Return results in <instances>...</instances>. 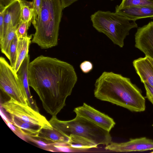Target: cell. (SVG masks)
<instances>
[{
	"label": "cell",
	"instance_id": "obj_29",
	"mask_svg": "<svg viewBox=\"0 0 153 153\" xmlns=\"http://www.w3.org/2000/svg\"><path fill=\"white\" fill-rule=\"evenodd\" d=\"M143 84L146 91L145 98L153 105V88L146 83Z\"/></svg>",
	"mask_w": 153,
	"mask_h": 153
},
{
	"label": "cell",
	"instance_id": "obj_15",
	"mask_svg": "<svg viewBox=\"0 0 153 153\" xmlns=\"http://www.w3.org/2000/svg\"><path fill=\"white\" fill-rule=\"evenodd\" d=\"M32 35L18 39L16 59L14 70L17 73L25 58L28 55L29 48L31 42Z\"/></svg>",
	"mask_w": 153,
	"mask_h": 153
},
{
	"label": "cell",
	"instance_id": "obj_24",
	"mask_svg": "<svg viewBox=\"0 0 153 153\" xmlns=\"http://www.w3.org/2000/svg\"><path fill=\"white\" fill-rule=\"evenodd\" d=\"M31 22L21 21L16 31L18 39L26 37L27 31Z\"/></svg>",
	"mask_w": 153,
	"mask_h": 153
},
{
	"label": "cell",
	"instance_id": "obj_13",
	"mask_svg": "<svg viewBox=\"0 0 153 153\" xmlns=\"http://www.w3.org/2000/svg\"><path fill=\"white\" fill-rule=\"evenodd\" d=\"M21 21L20 6L18 0H16L10 5L5 10L2 40L6 35L9 25L11 24L13 27H18Z\"/></svg>",
	"mask_w": 153,
	"mask_h": 153
},
{
	"label": "cell",
	"instance_id": "obj_6",
	"mask_svg": "<svg viewBox=\"0 0 153 153\" xmlns=\"http://www.w3.org/2000/svg\"><path fill=\"white\" fill-rule=\"evenodd\" d=\"M0 88L10 98L31 106L26 90L16 73L2 56L0 57Z\"/></svg>",
	"mask_w": 153,
	"mask_h": 153
},
{
	"label": "cell",
	"instance_id": "obj_25",
	"mask_svg": "<svg viewBox=\"0 0 153 153\" xmlns=\"http://www.w3.org/2000/svg\"><path fill=\"white\" fill-rule=\"evenodd\" d=\"M32 2L33 15L31 22L33 25L40 16L42 0H33Z\"/></svg>",
	"mask_w": 153,
	"mask_h": 153
},
{
	"label": "cell",
	"instance_id": "obj_19",
	"mask_svg": "<svg viewBox=\"0 0 153 153\" xmlns=\"http://www.w3.org/2000/svg\"><path fill=\"white\" fill-rule=\"evenodd\" d=\"M18 27H13L11 25H9L4 37L2 41L0 42L1 52L9 60L10 46L16 35V31Z\"/></svg>",
	"mask_w": 153,
	"mask_h": 153
},
{
	"label": "cell",
	"instance_id": "obj_31",
	"mask_svg": "<svg viewBox=\"0 0 153 153\" xmlns=\"http://www.w3.org/2000/svg\"><path fill=\"white\" fill-rule=\"evenodd\" d=\"M79 0H61L62 8L63 9L67 7L74 2ZM111 1L114 0H110Z\"/></svg>",
	"mask_w": 153,
	"mask_h": 153
},
{
	"label": "cell",
	"instance_id": "obj_5",
	"mask_svg": "<svg viewBox=\"0 0 153 153\" xmlns=\"http://www.w3.org/2000/svg\"><path fill=\"white\" fill-rule=\"evenodd\" d=\"M91 20L93 27L106 36L120 48L124 45V40L130 30L137 27L135 21L130 22L126 18L116 12L98 10L92 14Z\"/></svg>",
	"mask_w": 153,
	"mask_h": 153
},
{
	"label": "cell",
	"instance_id": "obj_30",
	"mask_svg": "<svg viewBox=\"0 0 153 153\" xmlns=\"http://www.w3.org/2000/svg\"><path fill=\"white\" fill-rule=\"evenodd\" d=\"M16 0H0V10L4 9Z\"/></svg>",
	"mask_w": 153,
	"mask_h": 153
},
{
	"label": "cell",
	"instance_id": "obj_8",
	"mask_svg": "<svg viewBox=\"0 0 153 153\" xmlns=\"http://www.w3.org/2000/svg\"><path fill=\"white\" fill-rule=\"evenodd\" d=\"M74 111L76 115L86 119L108 132L115 124L112 118L85 103L82 105L75 108Z\"/></svg>",
	"mask_w": 153,
	"mask_h": 153
},
{
	"label": "cell",
	"instance_id": "obj_27",
	"mask_svg": "<svg viewBox=\"0 0 153 153\" xmlns=\"http://www.w3.org/2000/svg\"><path fill=\"white\" fill-rule=\"evenodd\" d=\"M79 67L83 73L87 74L89 73L93 69V65L92 63L90 61L85 60L81 63Z\"/></svg>",
	"mask_w": 153,
	"mask_h": 153
},
{
	"label": "cell",
	"instance_id": "obj_17",
	"mask_svg": "<svg viewBox=\"0 0 153 153\" xmlns=\"http://www.w3.org/2000/svg\"><path fill=\"white\" fill-rule=\"evenodd\" d=\"M30 58V55L28 54L23 61L16 73L19 80L26 90L28 97H29L30 99V101L32 102L33 104H34L30 94L28 82V70Z\"/></svg>",
	"mask_w": 153,
	"mask_h": 153
},
{
	"label": "cell",
	"instance_id": "obj_18",
	"mask_svg": "<svg viewBox=\"0 0 153 153\" xmlns=\"http://www.w3.org/2000/svg\"><path fill=\"white\" fill-rule=\"evenodd\" d=\"M69 137L70 146L77 150H85L97 148L98 145L84 137L76 135L71 134Z\"/></svg>",
	"mask_w": 153,
	"mask_h": 153
},
{
	"label": "cell",
	"instance_id": "obj_26",
	"mask_svg": "<svg viewBox=\"0 0 153 153\" xmlns=\"http://www.w3.org/2000/svg\"><path fill=\"white\" fill-rule=\"evenodd\" d=\"M4 120L9 128L13 131V132L18 137L22 140L26 141L27 139L26 136L20 130L13 125L10 122L6 119V117L3 116Z\"/></svg>",
	"mask_w": 153,
	"mask_h": 153
},
{
	"label": "cell",
	"instance_id": "obj_22",
	"mask_svg": "<svg viewBox=\"0 0 153 153\" xmlns=\"http://www.w3.org/2000/svg\"><path fill=\"white\" fill-rule=\"evenodd\" d=\"M18 39L16 35L11 44L10 48V65L14 68L16 59V54Z\"/></svg>",
	"mask_w": 153,
	"mask_h": 153
},
{
	"label": "cell",
	"instance_id": "obj_9",
	"mask_svg": "<svg viewBox=\"0 0 153 153\" xmlns=\"http://www.w3.org/2000/svg\"><path fill=\"white\" fill-rule=\"evenodd\" d=\"M105 149L121 152L153 150V140L143 137L131 139L128 141L121 143L111 141Z\"/></svg>",
	"mask_w": 153,
	"mask_h": 153
},
{
	"label": "cell",
	"instance_id": "obj_32",
	"mask_svg": "<svg viewBox=\"0 0 153 153\" xmlns=\"http://www.w3.org/2000/svg\"><path fill=\"white\" fill-rule=\"evenodd\" d=\"M147 57V56H146ZM149 61H150V62L151 64L152 67H153V60L149 57H147Z\"/></svg>",
	"mask_w": 153,
	"mask_h": 153
},
{
	"label": "cell",
	"instance_id": "obj_1",
	"mask_svg": "<svg viewBox=\"0 0 153 153\" xmlns=\"http://www.w3.org/2000/svg\"><path fill=\"white\" fill-rule=\"evenodd\" d=\"M28 71L29 86L36 92L47 112L56 116L65 105L77 81L73 66L42 55L30 62Z\"/></svg>",
	"mask_w": 153,
	"mask_h": 153
},
{
	"label": "cell",
	"instance_id": "obj_4",
	"mask_svg": "<svg viewBox=\"0 0 153 153\" xmlns=\"http://www.w3.org/2000/svg\"><path fill=\"white\" fill-rule=\"evenodd\" d=\"M49 121L53 129L68 137L71 134L78 135L89 140L98 145L106 146L111 141L109 132L78 115L68 121L61 120L56 116H53Z\"/></svg>",
	"mask_w": 153,
	"mask_h": 153
},
{
	"label": "cell",
	"instance_id": "obj_14",
	"mask_svg": "<svg viewBox=\"0 0 153 153\" xmlns=\"http://www.w3.org/2000/svg\"><path fill=\"white\" fill-rule=\"evenodd\" d=\"M35 138L48 143H68L70 141L69 137L63 135L53 128L51 129L42 128Z\"/></svg>",
	"mask_w": 153,
	"mask_h": 153
},
{
	"label": "cell",
	"instance_id": "obj_7",
	"mask_svg": "<svg viewBox=\"0 0 153 153\" xmlns=\"http://www.w3.org/2000/svg\"><path fill=\"white\" fill-rule=\"evenodd\" d=\"M1 106L10 117L44 128L53 129L45 117L28 105L10 98L9 100L1 103Z\"/></svg>",
	"mask_w": 153,
	"mask_h": 153
},
{
	"label": "cell",
	"instance_id": "obj_23",
	"mask_svg": "<svg viewBox=\"0 0 153 153\" xmlns=\"http://www.w3.org/2000/svg\"><path fill=\"white\" fill-rule=\"evenodd\" d=\"M27 140L35 143L40 148L46 151L55 152L54 145L55 143L46 142L36 138L26 136Z\"/></svg>",
	"mask_w": 153,
	"mask_h": 153
},
{
	"label": "cell",
	"instance_id": "obj_2",
	"mask_svg": "<svg viewBox=\"0 0 153 153\" xmlns=\"http://www.w3.org/2000/svg\"><path fill=\"white\" fill-rule=\"evenodd\" d=\"M94 96L132 112L146 109V100L141 90L130 78L112 71H104L96 80Z\"/></svg>",
	"mask_w": 153,
	"mask_h": 153
},
{
	"label": "cell",
	"instance_id": "obj_11",
	"mask_svg": "<svg viewBox=\"0 0 153 153\" xmlns=\"http://www.w3.org/2000/svg\"><path fill=\"white\" fill-rule=\"evenodd\" d=\"M115 12L132 21L144 18H153V7L130 6L120 8L116 6Z\"/></svg>",
	"mask_w": 153,
	"mask_h": 153
},
{
	"label": "cell",
	"instance_id": "obj_3",
	"mask_svg": "<svg viewBox=\"0 0 153 153\" xmlns=\"http://www.w3.org/2000/svg\"><path fill=\"white\" fill-rule=\"evenodd\" d=\"M63 10L61 0H42L40 16L33 25L36 31L32 43L43 49L58 45Z\"/></svg>",
	"mask_w": 153,
	"mask_h": 153
},
{
	"label": "cell",
	"instance_id": "obj_16",
	"mask_svg": "<svg viewBox=\"0 0 153 153\" xmlns=\"http://www.w3.org/2000/svg\"><path fill=\"white\" fill-rule=\"evenodd\" d=\"M10 122L19 128L26 136H28L36 138L43 128L40 126L25 122L13 117H10Z\"/></svg>",
	"mask_w": 153,
	"mask_h": 153
},
{
	"label": "cell",
	"instance_id": "obj_20",
	"mask_svg": "<svg viewBox=\"0 0 153 153\" xmlns=\"http://www.w3.org/2000/svg\"><path fill=\"white\" fill-rule=\"evenodd\" d=\"M18 1L21 7V21L31 22L33 15L32 1L25 0Z\"/></svg>",
	"mask_w": 153,
	"mask_h": 153
},
{
	"label": "cell",
	"instance_id": "obj_12",
	"mask_svg": "<svg viewBox=\"0 0 153 153\" xmlns=\"http://www.w3.org/2000/svg\"><path fill=\"white\" fill-rule=\"evenodd\" d=\"M133 65L142 82L153 88V67L147 58L140 57L134 60Z\"/></svg>",
	"mask_w": 153,
	"mask_h": 153
},
{
	"label": "cell",
	"instance_id": "obj_21",
	"mask_svg": "<svg viewBox=\"0 0 153 153\" xmlns=\"http://www.w3.org/2000/svg\"><path fill=\"white\" fill-rule=\"evenodd\" d=\"M116 6L120 8L130 6L153 7V0H122L121 4Z\"/></svg>",
	"mask_w": 153,
	"mask_h": 153
},
{
	"label": "cell",
	"instance_id": "obj_10",
	"mask_svg": "<svg viewBox=\"0 0 153 153\" xmlns=\"http://www.w3.org/2000/svg\"><path fill=\"white\" fill-rule=\"evenodd\" d=\"M135 42V47L153 60V21L137 29Z\"/></svg>",
	"mask_w": 153,
	"mask_h": 153
},
{
	"label": "cell",
	"instance_id": "obj_33",
	"mask_svg": "<svg viewBox=\"0 0 153 153\" xmlns=\"http://www.w3.org/2000/svg\"><path fill=\"white\" fill-rule=\"evenodd\" d=\"M152 126L153 127V124L152 125Z\"/></svg>",
	"mask_w": 153,
	"mask_h": 153
},
{
	"label": "cell",
	"instance_id": "obj_28",
	"mask_svg": "<svg viewBox=\"0 0 153 153\" xmlns=\"http://www.w3.org/2000/svg\"><path fill=\"white\" fill-rule=\"evenodd\" d=\"M8 6L3 10H0V42H1L3 39L4 14L6 8Z\"/></svg>",
	"mask_w": 153,
	"mask_h": 153
}]
</instances>
